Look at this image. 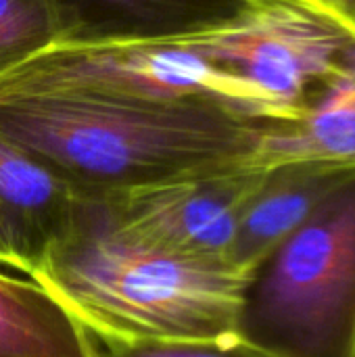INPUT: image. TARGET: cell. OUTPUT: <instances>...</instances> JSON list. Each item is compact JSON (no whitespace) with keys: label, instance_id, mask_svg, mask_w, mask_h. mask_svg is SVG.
<instances>
[{"label":"cell","instance_id":"cell-10","mask_svg":"<svg viewBox=\"0 0 355 357\" xmlns=\"http://www.w3.org/2000/svg\"><path fill=\"white\" fill-rule=\"evenodd\" d=\"M59 40L61 27L50 0H0V75Z\"/></svg>","mask_w":355,"mask_h":357},{"label":"cell","instance_id":"cell-5","mask_svg":"<svg viewBox=\"0 0 355 357\" xmlns=\"http://www.w3.org/2000/svg\"><path fill=\"white\" fill-rule=\"evenodd\" d=\"M84 192L0 134V266L29 272L71 226Z\"/></svg>","mask_w":355,"mask_h":357},{"label":"cell","instance_id":"cell-14","mask_svg":"<svg viewBox=\"0 0 355 357\" xmlns=\"http://www.w3.org/2000/svg\"><path fill=\"white\" fill-rule=\"evenodd\" d=\"M257 2H268V0H257Z\"/></svg>","mask_w":355,"mask_h":357},{"label":"cell","instance_id":"cell-7","mask_svg":"<svg viewBox=\"0 0 355 357\" xmlns=\"http://www.w3.org/2000/svg\"><path fill=\"white\" fill-rule=\"evenodd\" d=\"M354 172L314 161L285 163L266 169L262 184L241 211L228 266L241 274L253 276L268 255Z\"/></svg>","mask_w":355,"mask_h":357},{"label":"cell","instance_id":"cell-2","mask_svg":"<svg viewBox=\"0 0 355 357\" xmlns=\"http://www.w3.org/2000/svg\"><path fill=\"white\" fill-rule=\"evenodd\" d=\"M27 278L100 345H140L241 335L253 276L128 238L84 195L71 226Z\"/></svg>","mask_w":355,"mask_h":357},{"label":"cell","instance_id":"cell-4","mask_svg":"<svg viewBox=\"0 0 355 357\" xmlns=\"http://www.w3.org/2000/svg\"><path fill=\"white\" fill-rule=\"evenodd\" d=\"M264 174L226 167L90 197L115 232L178 257L228 266L241 211Z\"/></svg>","mask_w":355,"mask_h":357},{"label":"cell","instance_id":"cell-1","mask_svg":"<svg viewBox=\"0 0 355 357\" xmlns=\"http://www.w3.org/2000/svg\"><path fill=\"white\" fill-rule=\"evenodd\" d=\"M270 123L209 100H153L88 90L0 100V134L84 195L255 167Z\"/></svg>","mask_w":355,"mask_h":357},{"label":"cell","instance_id":"cell-8","mask_svg":"<svg viewBox=\"0 0 355 357\" xmlns=\"http://www.w3.org/2000/svg\"><path fill=\"white\" fill-rule=\"evenodd\" d=\"M301 161L355 169L354 29L335 71L312 94L303 113L291 123L266 128L255 165L257 169H270Z\"/></svg>","mask_w":355,"mask_h":357},{"label":"cell","instance_id":"cell-3","mask_svg":"<svg viewBox=\"0 0 355 357\" xmlns=\"http://www.w3.org/2000/svg\"><path fill=\"white\" fill-rule=\"evenodd\" d=\"M241 337L268 357H355V172L255 270Z\"/></svg>","mask_w":355,"mask_h":357},{"label":"cell","instance_id":"cell-6","mask_svg":"<svg viewBox=\"0 0 355 357\" xmlns=\"http://www.w3.org/2000/svg\"><path fill=\"white\" fill-rule=\"evenodd\" d=\"M61 40L56 46L155 42L232 25L257 0H50Z\"/></svg>","mask_w":355,"mask_h":357},{"label":"cell","instance_id":"cell-9","mask_svg":"<svg viewBox=\"0 0 355 357\" xmlns=\"http://www.w3.org/2000/svg\"><path fill=\"white\" fill-rule=\"evenodd\" d=\"M0 357H100V349L36 280L0 272Z\"/></svg>","mask_w":355,"mask_h":357},{"label":"cell","instance_id":"cell-11","mask_svg":"<svg viewBox=\"0 0 355 357\" xmlns=\"http://www.w3.org/2000/svg\"><path fill=\"white\" fill-rule=\"evenodd\" d=\"M98 349L100 357H268L241 335L174 343L103 345Z\"/></svg>","mask_w":355,"mask_h":357},{"label":"cell","instance_id":"cell-12","mask_svg":"<svg viewBox=\"0 0 355 357\" xmlns=\"http://www.w3.org/2000/svg\"><path fill=\"white\" fill-rule=\"evenodd\" d=\"M322 2H326L333 8H337L339 13H343L345 19H349V17L355 15V0H322Z\"/></svg>","mask_w":355,"mask_h":357},{"label":"cell","instance_id":"cell-13","mask_svg":"<svg viewBox=\"0 0 355 357\" xmlns=\"http://www.w3.org/2000/svg\"><path fill=\"white\" fill-rule=\"evenodd\" d=\"M345 21L349 23V27H352V29L355 31V15H354V17H349V19H345Z\"/></svg>","mask_w":355,"mask_h":357}]
</instances>
